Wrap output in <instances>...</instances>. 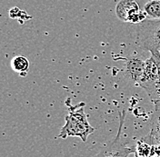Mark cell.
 I'll return each instance as SVG.
<instances>
[{
    "mask_svg": "<svg viewBox=\"0 0 160 157\" xmlns=\"http://www.w3.org/2000/svg\"><path fill=\"white\" fill-rule=\"evenodd\" d=\"M139 10L137 0H120L116 6V15L121 21L129 22L131 17Z\"/></svg>",
    "mask_w": 160,
    "mask_h": 157,
    "instance_id": "5b68a950",
    "label": "cell"
},
{
    "mask_svg": "<svg viewBox=\"0 0 160 157\" xmlns=\"http://www.w3.org/2000/svg\"><path fill=\"white\" fill-rule=\"evenodd\" d=\"M146 66V61L137 56H131L125 63L124 66V76L130 82L138 85L143 76Z\"/></svg>",
    "mask_w": 160,
    "mask_h": 157,
    "instance_id": "277c9868",
    "label": "cell"
},
{
    "mask_svg": "<svg viewBox=\"0 0 160 157\" xmlns=\"http://www.w3.org/2000/svg\"><path fill=\"white\" fill-rule=\"evenodd\" d=\"M125 117H126V110L123 109L122 112L119 114L120 122L118 135L108 145H107L100 151V153L98 155V156H128L130 155H136V148L127 147L121 142V133L125 123Z\"/></svg>",
    "mask_w": 160,
    "mask_h": 157,
    "instance_id": "3957f363",
    "label": "cell"
},
{
    "mask_svg": "<svg viewBox=\"0 0 160 157\" xmlns=\"http://www.w3.org/2000/svg\"><path fill=\"white\" fill-rule=\"evenodd\" d=\"M154 105H155V110L160 111V101H158V102L154 103Z\"/></svg>",
    "mask_w": 160,
    "mask_h": 157,
    "instance_id": "4fadbf2b",
    "label": "cell"
},
{
    "mask_svg": "<svg viewBox=\"0 0 160 157\" xmlns=\"http://www.w3.org/2000/svg\"><path fill=\"white\" fill-rule=\"evenodd\" d=\"M143 139L151 145L160 144V111L155 110L151 118V131Z\"/></svg>",
    "mask_w": 160,
    "mask_h": 157,
    "instance_id": "52a82bcc",
    "label": "cell"
},
{
    "mask_svg": "<svg viewBox=\"0 0 160 157\" xmlns=\"http://www.w3.org/2000/svg\"><path fill=\"white\" fill-rule=\"evenodd\" d=\"M152 145L143 138L139 140L136 147V156H150Z\"/></svg>",
    "mask_w": 160,
    "mask_h": 157,
    "instance_id": "8fae6325",
    "label": "cell"
},
{
    "mask_svg": "<svg viewBox=\"0 0 160 157\" xmlns=\"http://www.w3.org/2000/svg\"><path fill=\"white\" fill-rule=\"evenodd\" d=\"M143 89L146 91V93L149 96L150 100L153 102V104L158 101H160V77L156 82L152 83L151 85Z\"/></svg>",
    "mask_w": 160,
    "mask_h": 157,
    "instance_id": "30bf717a",
    "label": "cell"
},
{
    "mask_svg": "<svg viewBox=\"0 0 160 157\" xmlns=\"http://www.w3.org/2000/svg\"><path fill=\"white\" fill-rule=\"evenodd\" d=\"M151 54V57L153 58V60L155 61L158 68V72H159V77H160V51H151L150 52Z\"/></svg>",
    "mask_w": 160,
    "mask_h": 157,
    "instance_id": "7c38bea8",
    "label": "cell"
},
{
    "mask_svg": "<svg viewBox=\"0 0 160 157\" xmlns=\"http://www.w3.org/2000/svg\"><path fill=\"white\" fill-rule=\"evenodd\" d=\"M140 9L145 11L150 19H160V0H137Z\"/></svg>",
    "mask_w": 160,
    "mask_h": 157,
    "instance_id": "ba28073f",
    "label": "cell"
},
{
    "mask_svg": "<svg viewBox=\"0 0 160 157\" xmlns=\"http://www.w3.org/2000/svg\"><path fill=\"white\" fill-rule=\"evenodd\" d=\"M137 25V43L140 48L160 51V19L147 18Z\"/></svg>",
    "mask_w": 160,
    "mask_h": 157,
    "instance_id": "7a4b0ae2",
    "label": "cell"
},
{
    "mask_svg": "<svg viewBox=\"0 0 160 157\" xmlns=\"http://www.w3.org/2000/svg\"><path fill=\"white\" fill-rule=\"evenodd\" d=\"M66 124L61 128L59 137L66 139L68 136L79 137L86 142L88 135L95 132V128L90 125L84 106L77 110H70L66 115Z\"/></svg>",
    "mask_w": 160,
    "mask_h": 157,
    "instance_id": "6da1fadb",
    "label": "cell"
},
{
    "mask_svg": "<svg viewBox=\"0 0 160 157\" xmlns=\"http://www.w3.org/2000/svg\"><path fill=\"white\" fill-rule=\"evenodd\" d=\"M158 78H159L158 68L155 61L150 56L149 58L146 60V66H145V70H144V74H143V76L138 86H139L142 88H145L146 86L156 82Z\"/></svg>",
    "mask_w": 160,
    "mask_h": 157,
    "instance_id": "8992f818",
    "label": "cell"
},
{
    "mask_svg": "<svg viewBox=\"0 0 160 157\" xmlns=\"http://www.w3.org/2000/svg\"><path fill=\"white\" fill-rule=\"evenodd\" d=\"M11 66L16 72L19 73L20 76H25L29 69V61L23 56H18L12 59Z\"/></svg>",
    "mask_w": 160,
    "mask_h": 157,
    "instance_id": "9c48e42d",
    "label": "cell"
}]
</instances>
